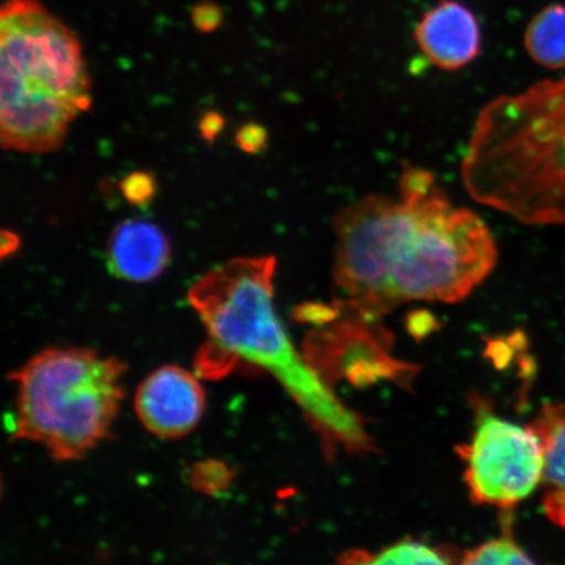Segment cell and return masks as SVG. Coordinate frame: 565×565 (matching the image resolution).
<instances>
[{
    "mask_svg": "<svg viewBox=\"0 0 565 565\" xmlns=\"http://www.w3.org/2000/svg\"><path fill=\"white\" fill-rule=\"evenodd\" d=\"M333 232L338 303L376 320L409 301H462L499 259L483 218L457 206L433 172L412 164L402 169L397 195L348 204Z\"/></svg>",
    "mask_w": 565,
    "mask_h": 565,
    "instance_id": "6da1fadb",
    "label": "cell"
},
{
    "mask_svg": "<svg viewBox=\"0 0 565 565\" xmlns=\"http://www.w3.org/2000/svg\"><path fill=\"white\" fill-rule=\"evenodd\" d=\"M274 256L228 260L204 274L188 298L207 330L198 376L227 377L242 366L271 373L292 395L329 450H373L363 419L345 407L294 348L274 307Z\"/></svg>",
    "mask_w": 565,
    "mask_h": 565,
    "instance_id": "7a4b0ae2",
    "label": "cell"
},
{
    "mask_svg": "<svg viewBox=\"0 0 565 565\" xmlns=\"http://www.w3.org/2000/svg\"><path fill=\"white\" fill-rule=\"evenodd\" d=\"M472 200L526 225H565V76L486 104L461 162Z\"/></svg>",
    "mask_w": 565,
    "mask_h": 565,
    "instance_id": "3957f363",
    "label": "cell"
},
{
    "mask_svg": "<svg viewBox=\"0 0 565 565\" xmlns=\"http://www.w3.org/2000/svg\"><path fill=\"white\" fill-rule=\"evenodd\" d=\"M0 138L4 150H58L90 108L79 40L39 0H7L0 12Z\"/></svg>",
    "mask_w": 565,
    "mask_h": 565,
    "instance_id": "277c9868",
    "label": "cell"
},
{
    "mask_svg": "<svg viewBox=\"0 0 565 565\" xmlns=\"http://www.w3.org/2000/svg\"><path fill=\"white\" fill-rule=\"evenodd\" d=\"M125 365L87 349H49L13 373V434L74 461L108 436L124 397Z\"/></svg>",
    "mask_w": 565,
    "mask_h": 565,
    "instance_id": "5b68a950",
    "label": "cell"
},
{
    "mask_svg": "<svg viewBox=\"0 0 565 565\" xmlns=\"http://www.w3.org/2000/svg\"><path fill=\"white\" fill-rule=\"evenodd\" d=\"M471 440L459 449L471 500L478 504L513 508L542 483L545 450L532 427L501 419L478 406Z\"/></svg>",
    "mask_w": 565,
    "mask_h": 565,
    "instance_id": "8992f818",
    "label": "cell"
},
{
    "mask_svg": "<svg viewBox=\"0 0 565 565\" xmlns=\"http://www.w3.org/2000/svg\"><path fill=\"white\" fill-rule=\"evenodd\" d=\"M206 395L194 376L181 366L166 365L140 384L136 395L139 420L154 436L179 439L198 426Z\"/></svg>",
    "mask_w": 565,
    "mask_h": 565,
    "instance_id": "52a82bcc",
    "label": "cell"
},
{
    "mask_svg": "<svg viewBox=\"0 0 565 565\" xmlns=\"http://www.w3.org/2000/svg\"><path fill=\"white\" fill-rule=\"evenodd\" d=\"M415 41L434 66L458 71L477 58L482 46L478 19L457 0H443L422 17Z\"/></svg>",
    "mask_w": 565,
    "mask_h": 565,
    "instance_id": "ba28073f",
    "label": "cell"
},
{
    "mask_svg": "<svg viewBox=\"0 0 565 565\" xmlns=\"http://www.w3.org/2000/svg\"><path fill=\"white\" fill-rule=\"evenodd\" d=\"M171 254V243L157 225L129 218L111 231L106 258L109 270L117 278L147 282L166 271Z\"/></svg>",
    "mask_w": 565,
    "mask_h": 565,
    "instance_id": "9c48e42d",
    "label": "cell"
},
{
    "mask_svg": "<svg viewBox=\"0 0 565 565\" xmlns=\"http://www.w3.org/2000/svg\"><path fill=\"white\" fill-rule=\"evenodd\" d=\"M545 450L543 508L555 525L565 527V405H548L533 424Z\"/></svg>",
    "mask_w": 565,
    "mask_h": 565,
    "instance_id": "30bf717a",
    "label": "cell"
},
{
    "mask_svg": "<svg viewBox=\"0 0 565 565\" xmlns=\"http://www.w3.org/2000/svg\"><path fill=\"white\" fill-rule=\"evenodd\" d=\"M524 45L540 66L565 68V6L550 4L536 13L526 26Z\"/></svg>",
    "mask_w": 565,
    "mask_h": 565,
    "instance_id": "8fae6325",
    "label": "cell"
},
{
    "mask_svg": "<svg viewBox=\"0 0 565 565\" xmlns=\"http://www.w3.org/2000/svg\"><path fill=\"white\" fill-rule=\"evenodd\" d=\"M344 563L350 564H449L448 553L440 548L415 541L395 543L391 547L379 551L376 554L365 551H353L344 556Z\"/></svg>",
    "mask_w": 565,
    "mask_h": 565,
    "instance_id": "7c38bea8",
    "label": "cell"
},
{
    "mask_svg": "<svg viewBox=\"0 0 565 565\" xmlns=\"http://www.w3.org/2000/svg\"><path fill=\"white\" fill-rule=\"evenodd\" d=\"M462 564H533L510 532L466 551Z\"/></svg>",
    "mask_w": 565,
    "mask_h": 565,
    "instance_id": "4fadbf2b",
    "label": "cell"
},
{
    "mask_svg": "<svg viewBox=\"0 0 565 565\" xmlns=\"http://www.w3.org/2000/svg\"><path fill=\"white\" fill-rule=\"evenodd\" d=\"M190 482L202 492H221L231 483V470L222 462H200L194 466Z\"/></svg>",
    "mask_w": 565,
    "mask_h": 565,
    "instance_id": "5bb4252c",
    "label": "cell"
},
{
    "mask_svg": "<svg viewBox=\"0 0 565 565\" xmlns=\"http://www.w3.org/2000/svg\"><path fill=\"white\" fill-rule=\"evenodd\" d=\"M119 190L134 206H145L157 193V180L148 172H132L119 182Z\"/></svg>",
    "mask_w": 565,
    "mask_h": 565,
    "instance_id": "9a60e30c",
    "label": "cell"
},
{
    "mask_svg": "<svg viewBox=\"0 0 565 565\" xmlns=\"http://www.w3.org/2000/svg\"><path fill=\"white\" fill-rule=\"evenodd\" d=\"M268 134L263 125L246 124L236 131L235 140L239 150L245 153L256 154L265 150Z\"/></svg>",
    "mask_w": 565,
    "mask_h": 565,
    "instance_id": "2e32d148",
    "label": "cell"
},
{
    "mask_svg": "<svg viewBox=\"0 0 565 565\" xmlns=\"http://www.w3.org/2000/svg\"><path fill=\"white\" fill-rule=\"evenodd\" d=\"M193 21L196 30L201 32L215 31L222 21V12L212 4L198 6L193 11Z\"/></svg>",
    "mask_w": 565,
    "mask_h": 565,
    "instance_id": "e0dca14e",
    "label": "cell"
},
{
    "mask_svg": "<svg viewBox=\"0 0 565 565\" xmlns=\"http://www.w3.org/2000/svg\"><path fill=\"white\" fill-rule=\"evenodd\" d=\"M224 127L225 119L221 113L207 111L200 121L201 137L206 140L207 143H214L216 138L223 132Z\"/></svg>",
    "mask_w": 565,
    "mask_h": 565,
    "instance_id": "ac0fdd59",
    "label": "cell"
},
{
    "mask_svg": "<svg viewBox=\"0 0 565 565\" xmlns=\"http://www.w3.org/2000/svg\"><path fill=\"white\" fill-rule=\"evenodd\" d=\"M20 244V237L15 232L9 230L2 231V236H0V256H2L3 259L12 256L13 253L19 250Z\"/></svg>",
    "mask_w": 565,
    "mask_h": 565,
    "instance_id": "d6986e66",
    "label": "cell"
}]
</instances>
